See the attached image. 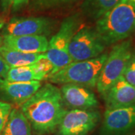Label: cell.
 Returning <instances> with one entry per match:
<instances>
[{
  "label": "cell",
  "mask_w": 135,
  "mask_h": 135,
  "mask_svg": "<svg viewBox=\"0 0 135 135\" xmlns=\"http://www.w3.org/2000/svg\"><path fill=\"white\" fill-rule=\"evenodd\" d=\"M9 68V66L6 64L5 60L0 55V78H5Z\"/></svg>",
  "instance_id": "cell-22"
},
{
  "label": "cell",
  "mask_w": 135,
  "mask_h": 135,
  "mask_svg": "<svg viewBox=\"0 0 135 135\" xmlns=\"http://www.w3.org/2000/svg\"><path fill=\"white\" fill-rule=\"evenodd\" d=\"M41 86V82L38 80L11 82L4 78H0V99L11 104L21 106Z\"/></svg>",
  "instance_id": "cell-11"
},
{
  "label": "cell",
  "mask_w": 135,
  "mask_h": 135,
  "mask_svg": "<svg viewBox=\"0 0 135 135\" xmlns=\"http://www.w3.org/2000/svg\"><path fill=\"white\" fill-rule=\"evenodd\" d=\"M122 77L129 84L135 87V53H133L131 56Z\"/></svg>",
  "instance_id": "cell-20"
},
{
  "label": "cell",
  "mask_w": 135,
  "mask_h": 135,
  "mask_svg": "<svg viewBox=\"0 0 135 135\" xmlns=\"http://www.w3.org/2000/svg\"><path fill=\"white\" fill-rule=\"evenodd\" d=\"M101 114L95 110H66L57 128V135H87L98 125Z\"/></svg>",
  "instance_id": "cell-7"
},
{
  "label": "cell",
  "mask_w": 135,
  "mask_h": 135,
  "mask_svg": "<svg viewBox=\"0 0 135 135\" xmlns=\"http://www.w3.org/2000/svg\"><path fill=\"white\" fill-rule=\"evenodd\" d=\"M82 0H30L29 7L36 11L62 9L74 5Z\"/></svg>",
  "instance_id": "cell-18"
},
{
  "label": "cell",
  "mask_w": 135,
  "mask_h": 135,
  "mask_svg": "<svg viewBox=\"0 0 135 135\" xmlns=\"http://www.w3.org/2000/svg\"><path fill=\"white\" fill-rule=\"evenodd\" d=\"M133 53L131 40L122 41L113 47L102 67L97 81V90L101 95L122 76Z\"/></svg>",
  "instance_id": "cell-5"
},
{
  "label": "cell",
  "mask_w": 135,
  "mask_h": 135,
  "mask_svg": "<svg viewBox=\"0 0 135 135\" xmlns=\"http://www.w3.org/2000/svg\"><path fill=\"white\" fill-rule=\"evenodd\" d=\"M134 135H135V134H134Z\"/></svg>",
  "instance_id": "cell-26"
},
{
  "label": "cell",
  "mask_w": 135,
  "mask_h": 135,
  "mask_svg": "<svg viewBox=\"0 0 135 135\" xmlns=\"http://www.w3.org/2000/svg\"><path fill=\"white\" fill-rule=\"evenodd\" d=\"M34 133L50 134L57 129L66 112L60 89L47 83L20 106Z\"/></svg>",
  "instance_id": "cell-1"
},
{
  "label": "cell",
  "mask_w": 135,
  "mask_h": 135,
  "mask_svg": "<svg viewBox=\"0 0 135 135\" xmlns=\"http://www.w3.org/2000/svg\"><path fill=\"white\" fill-rule=\"evenodd\" d=\"M0 135H32L29 121L20 109L12 108Z\"/></svg>",
  "instance_id": "cell-14"
},
{
  "label": "cell",
  "mask_w": 135,
  "mask_h": 135,
  "mask_svg": "<svg viewBox=\"0 0 135 135\" xmlns=\"http://www.w3.org/2000/svg\"><path fill=\"white\" fill-rule=\"evenodd\" d=\"M5 23V20L3 19V18H2V17H0V30L3 28V26H4Z\"/></svg>",
  "instance_id": "cell-23"
},
{
  "label": "cell",
  "mask_w": 135,
  "mask_h": 135,
  "mask_svg": "<svg viewBox=\"0 0 135 135\" xmlns=\"http://www.w3.org/2000/svg\"><path fill=\"white\" fill-rule=\"evenodd\" d=\"M56 21L47 17H13L2 28L4 35H45L50 34Z\"/></svg>",
  "instance_id": "cell-8"
},
{
  "label": "cell",
  "mask_w": 135,
  "mask_h": 135,
  "mask_svg": "<svg viewBox=\"0 0 135 135\" xmlns=\"http://www.w3.org/2000/svg\"><path fill=\"white\" fill-rule=\"evenodd\" d=\"M4 79L11 82H29L32 80L40 81L32 65L10 68Z\"/></svg>",
  "instance_id": "cell-17"
},
{
  "label": "cell",
  "mask_w": 135,
  "mask_h": 135,
  "mask_svg": "<svg viewBox=\"0 0 135 135\" xmlns=\"http://www.w3.org/2000/svg\"><path fill=\"white\" fill-rule=\"evenodd\" d=\"M80 23V14L75 13L68 16L63 20L57 32L50 40L48 48L44 54L53 65L50 76L72 62L69 54V45Z\"/></svg>",
  "instance_id": "cell-4"
},
{
  "label": "cell",
  "mask_w": 135,
  "mask_h": 135,
  "mask_svg": "<svg viewBox=\"0 0 135 135\" xmlns=\"http://www.w3.org/2000/svg\"><path fill=\"white\" fill-rule=\"evenodd\" d=\"M131 1H133V2H135V0H131Z\"/></svg>",
  "instance_id": "cell-25"
},
{
  "label": "cell",
  "mask_w": 135,
  "mask_h": 135,
  "mask_svg": "<svg viewBox=\"0 0 135 135\" xmlns=\"http://www.w3.org/2000/svg\"><path fill=\"white\" fill-rule=\"evenodd\" d=\"M108 53H102L95 58L72 62L49 77L54 84L76 83L89 88L96 87L97 81Z\"/></svg>",
  "instance_id": "cell-3"
},
{
  "label": "cell",
  "mask_w": 135,
  "mask_h": 135,
  "mask_svg": "<svg viewBox=\"0 0 135 135\" xmlns=\"http://www.w3.org/2000/svg\"><path fill=\"white\" fill-rule=\"evenodd\" d=\"M102 97L107 109L131 106L135 104V87L121 76Z\"/></svg>",
  "instance_id": "cell-12"
},
{
  "label": "cell",
  "mask_w": 135,
  "mask_h": 135,
  "mask_svg": "<svg viewBox=\"0 0 135 135\" xmlns=\"http://www.w3.org/2000/svg\"><path fill=\"white\" fill-rule=\"evenodd\" d=\"M106 45L95 29L83 27L77 31L69 45L72 62L95 58L103 53Z\"/></svg>",
  "instance_id": "cell-6"
},
{
  "label": "cell",
  "mask_w": 135,
  "mask_h": 135,
  "mask_svg": "<svg viewBox=\"0 0 135 135\" xmlns=\"http://www.w3.org/2000/svg\"><path fill=\"white\" fill-rule=\"evenodd\" d=\"M0 55L9 68H15L34 64L43 56L44 53H23L2 45L0 47Z\"/></svg>",
  "instance_id": "cell-15"
},
{
  "label": "cell",
  "mask_w": 135,
  "mask_h": 135,
  "mask_svg": "<svg viewBox=\"0 0 135 135\" xmlns=\"http://www.w3.org/2000/svg\"><path fill=\"white\" fill-rule=\"evenodd\" d=\"M45 35H4L3 46L8 49L28 53H44L48 48Z\"/></svg>",
  "instance_id": "cell-13"
},
{
  "label": "cell",
  "mask_w": 135,
  "mask_h": 135,
  "mask_svg": "<svg viewBox=\"0 0 135 135\" xmlns=\"http://www.w3.org/2000/svg\"><path fill=\"white\" fill-rule=\"evenodd\" d=\"M30 0H0V8L5 13H17L29 5Z\"/></svg>",
  "instance_id": "cell-19"
},
{
  "label": "cell",
  "mask_w": 135,
  "mask_h": 135,
  "mask_svg": "<svg viewBox=\"0 0 135 135\" xmlns=\"http://www.w3.org/2000/svg\"><path fill=\"white\" fill-rule=\"evenodd\" d=\"M12 108V104L5 101H0V134L7 122Z\"/></svg>",
  "instance_id": "cell-21"
},
{
  "label": "cell",
  "mask_w": 135,
  "mask_h": 135,
  "mask_svg": "<svg viewBox=\"0 0 135 135\" xmlns=\"http://www.w3.org/2000/svg\"><path fill=\"white\" fill-rule=\"evenodd\" d=\"M95 31L106 46L120 42L135 31V2L120 0L98 20Z\"/></svg>",
  "instance_id": "cell-2"
},
{
  "label": "cell",
  "mask_w": 135,
  "mask_h": 135,
  "mask_svg": "<svg viewBox=\"0 0 135 135\" xmlns=\"http://www.w3.org/2000/svg\"><path fill=\"white\" fill-rule=\"evenodd\" d=\"M120 0H83L80 11L88 19L97 21L112 9Z\"/></svg>",
  "instance_id": "cell-16"
},
{
  "label": "cell",
  "mask_w": 135,
  "mask_h": 135,
  "mask_svg": "<svg viewBox=\"0 0 135 135\" xmlns=\"http://www.w3.org/2000/svg\"><path fill=\"white\" fill-rule=\"evenodd\" d=\"M135 128V104L107 109L101 128L104 135H124Z\"/></svg>",
  "instance_id": "cell-9"
},
{
  "label": "cell",
  "mask_w": 135,
  "mask_h": 135,
  "mask_svg": "<svg viewBox=\"0 0 135 135\" xmlns=\"http://www.w3.org/2000/svg\"><path fill=\"white\" fill-rule=\"evenodd\" d=\"M2 44H3V36L0 35V47L2 46Z\"/></svg>",
  "instance_id": "cell-24"
},
{
  "label": "cell",
  "mask_w": 135,
  "mask_h": 135,
  "mask_svg": "<svg viewBox=\"0 0 135 135\" xmlns=\"http://www.w3.org/2000/svg\"><path fill=\"white\" fill-rule=\"evenodd\" d=\"M60 91L65 106L71 109L92 110L98 107L95 93L89 87L76 84H63Z\"/></svg>",
  "instance_id": "cell-10"
}]
</instances>
